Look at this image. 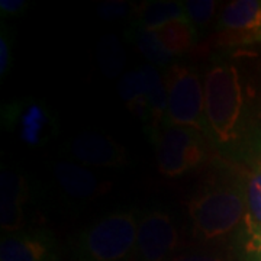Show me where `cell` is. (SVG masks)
I'll use <instances>...</instances> for the list:
<instances>
[{
    "label": "cell",
    "mask_w": 261,
    "mask_h": 261,
    "mask_svg": "<svg viewBox=\"0 0 261 261\" xmlns=\"http://www.w3.org/2000/svg\"><path fill=\"white\" fill-rule=\"evenodd\" d=\"M119 93L125 105L147 123L148 115H147V105H145V90H144V82H142L140 68L122 77L121 83H119Z\"/></svg>",
    "instance_id": "2e32d148"
},
{
    "label": "cell",
    "mask_w": 261,
    "mask_h": 261,
    "mask_svg": "<svg viewBox=\"0 0 261 261\" xmlns=\"http://www.w3.org/2000/svg\"><path fill=\"white\" fill-rule=\"evenodd\" d=\"M22 137L29 144H39L42 141V137L45 134V129L49 125L45 112L38 108L31 106L22 116Z\"/></svg>",
    "instance_id": "d6986e66"
},
{
    "label": "cell",
    "mask_w": 261,
    "mask_h": 261,
    "mask_svg": "<svg viewBox=\"0 0 261 261\" xmlns=\"http://www.w3.org/2000/svg\"><path fill=\"white\" fill-rule=\"evenodd\" d=\"M97 60L105 74L118 77L125 65V53L121 41L112 34L103 37L97 45Z\"/></svg>",
    "instance_id": "ac0fdd59"
},
{
    "label": "cell",
    "mask_w": 261,
    "mask_h": 261,
    "mask_svg": "<svg viewBox=\"0 0 261 261\" xmlns=\"http://www.w3.org/2000/svg\"><path fill=\"white\" fill-rule=\"evenodd\" d=\"M144 90H145V105L151 134L157 138L160 130L163 129V122L167 119L168 94L164 77L160 74L154 65H142L140 68Z\"/></svg>",
    "instance_id": "8fae6325"
},
{
    "label": "cell",
    "mask_w": 261,
    "mask_h": 261,
    "mask_svg": "<svg viewBox=\"0 0 261 261\" xmlns=\"http://www.w3.org/2000/svg\"><path fill=\"white\" fill-rule=\"evenodd\" d=\"M245 226L248 251L261 245V164L251 173L245 187Z\"/></svg>",
    "instance_id": "4fadbf2b"
},
{
    "label": "cell",
    "mask_w": 261,
    "mask_h": 261,
    "mask_svg": "<svg viewBox=\"0 0 261 261\" xmlns=\"http://www.w3.org/2000/svg\"><path fill=\"white\" fill-rule=\"evenodd\" d=\"M200 135L189 128L164 125L155 138L160 173L167 177H178L200 166L205 160Z\"/></svg>",
    "instance_id": "5b68a950"
},
{
    "label": "cell",
    "mask_w": 261,
    "mask_h": 261,
    "mask_svg": "<svg viewBox=\"0 0 261 261\" xmlns=\"http://www.w3.org/2000/svg\"><path fill=\"white\" fill-rule=\"evenodd\" d=\"M68 151L77 161L92 167H118L126 161L125 149L118 142L96 132L75 135L68 144Z\"/></svg>",
    "instance_id": "ba28073f"
},
{
    "label": "cell",
    "mask_w": 261,
    "mask_h": 261,
    "mask_svg": "<svg viewBox=\"0 0 261 261\" xmlns=\"http://www.w3.org/2000/svg\"><path fill=\"white\" fill-rule=\"evenodd\" d=\"M164 80L168 94L167 125L205 132V87L199 75L187 67L171 65Z\"/></svg>",
    "instance_id": "277c9868"
},
{
    "label": "cell",
    "mask_w": 261,
    "mask_h": 261,
    "mask_svg": "<svg viewBox=\"0 0 261 261\" xmlns=\"http://www.w3.org/2000/svg\"><path fill=\"white\" fill-rule=\"evenodd\" d=\"M186 16L193 25H206L216 9V2L214 0H189L185 3Z\"/></svg>",
    "instance_id": "ffe728a7"
},
{
    "label": "cell",
    "mask_w": 261,
    "mask_h": 261,
    "mask_svg": "<svg viewBox=\"0 0 261 261\" xmlns=\"http://www.w3.org/2000/svg\"><path fill=\"white\" fill-rule=\"evenodd\" d=\"M173 261H224L214 255H203V254H189V255H180Z\"/></svg>",
    "instance_id": "cb8c5ba5"
},
{
    "label": "cell",
    "mask_w": 261,
    "mask_h": 261,
    "mask_svg": "<svg viewBox=\"0 0 261 261\" xmlns=\"http://www.w3.org/2000/svg\"><path fill=\"white\" fill-rule=\"evenodd\" d=\"M154 32L173 56L187 53L195 42V29L187 18L171 20L166 25L154 29Z\"/></svg>",
    "instance_id": "9a60e30c"
},
{
    "label": "cell",
    "mask_w": 261,
    "mask_h": 261,
    "mask_svg": "<svg viewBox=\"0 0 261 261\" xmlns=\"http://www.w3.org/2000/svg\"><path fill=\"white\" fill-rule=\"evenodd\" d=\"M27 8V3L22 0H2L0 2V9L2 12H6L9 15H15L22 9Z\"/></svg>",
    "instance_id": "603a6c76"
},
{
    "label": "cell",
    "mask_w": 261,
    "mask_h": 261,
    "mask_svg": "<svg viewBox=\"0 0 261 261\" xmlns=\"http://www.w3.org/2000/svg\"><path fill=\"white\" fill-rule=\"evenodd\" d=\"M137 12V6L125 0H109L102 3L97 8L99 18L105 20H118L123 19L129 15H134Z\"/></svg>",
    "instance_id": "44dd1931"
},
{
    "label": "cell",
    "mask_w": 261,
    "mask_h": 261,
    "mask_svg": "<svg viewBox=\"0 0 261 261\" xmlns=\"http://www.w3.org/2000/svg\"><path fill=\"white\" fill-rule=\"evenodd\" d=\"M10 64V48H9V39L5 37V32H2L0 37V74L3 75Z\"/></svg>",
    "instance_id": "7402d4cb"
},
{
    "label": "cell",
    "mask_w": 261,
    "mask_h": 261,
    "mask_svg": "<svg viewBox=\"0 0 261 261\" xmlns=\"http://www.w3.org/2000/svg\"><path fill=\"white\" fill-rule=\"evenodd\" d=\"M0 261H54L53 240L41 233H13L2 238Z\"/></svg>",
    "instance_id": "30bf717a"
},
{
    "label": "cell",
    "mask_w": 261,
    "mask_h": 261,
    "mask_svg": "<svg viewBox=\"0 0 261 261\" xmlns=\"http://www.w3.org/2000/svg\"><path fill=\"white\" fill-rule=\"evenodd\" d=\"M25 200V180L18 173L3 168L0 176V225L5 231L13 232L22 228Z\"/></svg>",
    "instance_id": "9c48e42d"
},
{
    "label": "cell",
    "mask_w": 261,
    "mask_h": 261,
    "mask_svg": "<svg viewBox=\"0 0 261 261\" xmlns=\"http://www.w3.org/2000/svg\"><path fill=\"white\" fill-rule=\"evenodd\" d=\"M243 86L238 68L231 64L212 67L205 79L206 125L219 144L233 142L243 118Z\"/></svg>",
    "instance_id": "6da1fadb"
},
{
    "label": "cell",
    "mask_w": 261,
    "mask_h": 261,
    "mask_svg": "<svg viewBox=\"0 0 261 261\" xmlns=\"http://www.w3.org/2000/svg\"><path fill=\"white\" fill-rule=\"evenodd\" d=\"M250 254H251V261H261V245L254 250H250Z\"/></svg>",
    "instance_id": "d4e9b609"
},
{
    "label": "cell",
    "mask_w": 261,
    "mask_h": 261,
    "mask_svg": "<svg viewBox=\"0 0 261 261\" xmlns=\"http://www.w3.org/2000/svg\"><path fill=\"white\" fill-rule=\"evenodd\" d=\"M135 15L138 18V27L151 31L160 28L171 20L187 18L183 3L168 0L142 3L141 6H137Z\"/></svg>",
    "instance_id": "5bb4252c"
},
{
    "label": "cell",
    "mask_w": 261,
    "mask_h": 261,
    "mask_svg": "<svg viewBox=\"0 0 261 261\" xmlns=\"http://www.w3.org/2000/svg\"><path fill=\"white\" fill-rule=\"evenodd\" d=\"M216 41L219 45L261 42V2L235 0L222 12Z\"/></svg>",
    "instance_id": "8992f818"
},
{
    "label": "cell",
    "mask_w": 261,
    "mask_h": 261,
    "mask_svg": "<svg viewBox=\"0 0 261 261\" xmlns=\"http://www.w3.org/2000/svg\"><path fill=\"white\" fill-rule=\"evenodd\" d=\"M138 222L135 215L113 212L86 228L77 241L79 261H125L135 251Z\"/></svg>",
    "instance_id": "7a4b0ae2"
},
{
    "label": "cell",
    "mask_w": 261,
    "mask_h": 261,
    "mask_svg": "<svg viewBox=\"0 0 261 261\" xmlns=\"http://www.w3.org/2000/svg\"><path fill=\"white\" fill-rule=\"evenodd\" d=\"M132 39L142 57H145L151 64L166 65L171 63L174 56L163 45V42L160 41L154 31L137 27L134 29Z\"/></svg>",
    "instance_id": "e0dca14e"
},
{
    "label": "cell",
    "mask_w": 261,
    "mask_h": 261,
    "mask_svg": "<svg viewBox=\"0 0 261 261\" xmlns=\"http://www.w3.org/2000/svg\"><path fill=\"white\" fill-rule=\"evenodd\" d=\"M177 241V229L170 215L160 211L144 215L138 222L135 244L138 261H164Z\"/></svg>",
    "instance_id": "52a82bcc"
},
{
    "label": "cell",
    "mask_w": 261,
    "mask_h": 261,
    "mask_svg": "<svg viewBox=\"0 0 261 261\" xmlns=\"http://www.w3.org/2000/svg\"><path fill=\"white\" fill-rule=\"evenodd\" d=\"M189 215L200 240L224 237L245 215V192L233 185L215 187L189 203Z\"/></svg>",
    "instance_id": "3957f363"
},
{
    "label": "cell",
    "mask_w": 261,
    "mask_h": 261,
    "mask_svg": "<svg viewBox=\"0 0 261 261\" xmlns=\"http://www.w3.org/2000/svg\"><path fill=\"white\" fill-rule=\"evenodd\" d=\"M53 170L57 183L63 187L67 195L77 199L96 197L103 193L108 187V185H103L90 170L68 161L57 163Z\"/></svg>",
    "instance_id": "7c38bea8"
}]
</instances>
